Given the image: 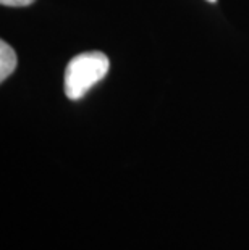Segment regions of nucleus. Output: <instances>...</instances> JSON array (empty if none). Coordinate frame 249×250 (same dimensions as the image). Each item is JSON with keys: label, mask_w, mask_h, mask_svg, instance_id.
Masks as SVG:
<instances>
[{"label": "nucleus", "mask_w": 249, "mask_h": 250, "mask_svg": "<svg viewBox=\"0 0 249 250\" xmlns=\"http://www.w3.org/2000/svg\"><path fill=\"white\" fill-rule=\"evenodd\" d=\"M110 68L109 57L102 52H84L73 57L67 65L63 89L70 100H79L89 89L105 78Z\"/></svg>", "instance_id": "1"}, {"label": "nucleus", "mask_w": 249, "mask_h": 250, "mask_svg": "<svg viewBox=\"0 0 249 250\" xmlns=\"http://www.w3.org/2000/svg\"><path fill=\"white\" fill-rule=\"evenodd\" d=\"M18 58L12 45L5 41L0 42V81H5L10 74L17 70Z\"/></svg>", "instance_id": "2"}, {"label": "nucleus", "mask_w": 249, "mask_h": 250, "mask_svg": "<svg viewBox=\"0 0 249 250\" xmlns=\"http://www.w3.org/2000/svg\"><path fill=\"white\" fill-rule=\"evenodd\" d=\"M34 2L36 0H0V3L5 7H28Z\"/></svg>", "instance_id": "3"}, {"label": "nucleus", "mask_w": 249, "mask_h": 250, "mask_svg": "<svg viewBox=\"0 0 249 250\" xmlns=\"http://www.w3.org/2000/svg\"><path fill=\"white\" fill-rule=\"evenodd\" d=\"M207 2H212V3H215V2H217V0H207Z\"/></svg>", "instance_id": "4"}]
</instances>
